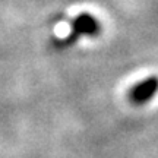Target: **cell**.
Instances as JSON below:
<instances>
[{
    "label": "cell",
    "mask_w": 158,
    "mask_h": 158,
    "mask_svg": "<svg viewBox=\"0 0 158 158\" xmlns=\"http://www.w3.org/2000/svg\"><path fill=\"white\" fill-rule=\"evenodd\" d=\"M72 31L69 37L66 38V43L63 45H70L75 41L82 37V35H88V37H95L101 32V23L97 21V18L91 13H81L72 21Z\"/></svg>",
    "instance_id": "cell-1"
},
{
    "label": "cell",
    "mask_w": 158,
    "mask_h": 158,
    "mask_svg": "<svg viewBox=\"0 0 158 158\" xmlns=\"http://www.w3.org/2000/svg\"><path fill=\"white\" fill-rule=\"evenodd\" d=\"M157 78L155 76H149V78L143 79L141 82H138L136 85H133L129 91V100L130 102H133L136 106H141L148 102L157 92Z\"/></svg>",
    "instance_id": "cell-2"
}]
</instances>
